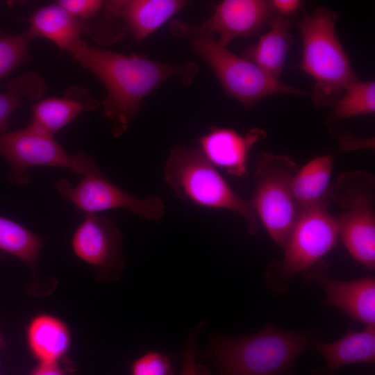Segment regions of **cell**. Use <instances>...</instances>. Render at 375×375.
I'll return each mask as SVG.
<instances>
[{
    "label": "cell",
    "instance_id": "9",
    "mask_svg": "<svg viewBox=\"0 0 375 375\" xmlns=\"http://www.w3.org/2000/svg\"><path fill=\"white\" fill-rule=\"evenodd\" d=\"M0 157L10 165L9 182L22 186L30 183L28 169L33 167L64 168L84 176L101 172L85 153H68L53 135L29 124L0 134Z\"/></svg>",
    "mask_w": 375,
    "mask_h": 375
},
{
    "label": "cell",
    "instance_id": "3",
    "mask_svg": "<svg viewBox=\"0 0 375 375\" xmlns=\"http://www.w3.org/2000/svg\"><path fill=\"white\" fill-rule=\"evenodd\" d=\"M338 15L325 8L303 11L299 27L302 40L300 68L313 81L311 92L317 107L332 106L358 81L335 31Z\"/></svg>",
    "mask_w": 375,
    "mask_h": 375
},
{
    "label": "cell",
    "instance_id": "20",
    "mask_svg": "<svg viewBox=\"0 0 375 375\" xmlns=\"http://www.w3.org/2000/svg\"><path fill=\"white\" fill-rule=\"evenodd\" d=\"M333 158L316 157L299 169L292 181V197L299 215L324 201H331Z\"/></svg>",
    "mask_w": 375,
    "mask_h": 375
},
{
    "label": "cell",
    "instance_id": "31",
    "mask_svg": "<svg viewBox=\"0 0 375 375\" xmlns=\"http://www.w3.org/2000/svg\"><path fill=\"white\" fill-rule=\"evenodd\" d=\"M4 347H5V343H4V341L3 340L1 335L0 334V349H3Z\"/></svg>",
    "mask_w": 375,
    "mask_h": 375
},
{
    "label": "cell",
    "instance_id": "15",
    "mask_svg": "<svg viewBox=\"0 0 375 375\" xmlns=\"http://www.w3.org/2000/svg\"><path fill=\"white\" fill-rule=\"evenodd\" d=\"M101 106L83 86L68 87L61 97L42 98L31 107L29 124L55 135L74 121L80 114Z\"/></svg>",
    "mask_w": 375,
    "mask_h": 375
},
{
    "label": "cell",
    "instance_id": "16",
    "mask_svg": "<svg viewBox=\"0 0 375 375\" xmlns=\"http://www.w3.org/2000/svg\"><path fill=\"white\" fill-rule=\"evenodd\" d=\"M313 349L325 360L322 375H333L342 367L356 363H374L375 326L360 331L349 329L340 340L326 342L314 340Z\"/></svg>",
    "mask_w": 375,
    "mask_h": 375
},
{
    "label": "cell",
    "instance_id": "5",
    "mask_svg": "<svg viewBox=\"0 0 375 375\" xmlns=\"http://www.w3.org/2000/svg\"><path fill=\"white\" fill-rule=\"evenodd\" d=\"M163 176L178 199L233 212L245 221L249 234L258 231V218L250 202L232 190L198 147H174L165 163Z\"/></svg>",
    "mask_w": 375,
    "mask_h": 375
},
{
    "label": "cell",
    "instance_id": "1",
    "mask_svg": "<svg viewBox=\"0 0 375 375\" xmlns=\"http://www.w3.org/2000/svg\"><path fill=\"white\" fill-rule=\"evenodd\" d=\"M70 54L81 67L104 85L102 114L114 138L122 136L136 117L144 99L165 81L176 78L190 85L199 72L197 63L160 62L145 56L126 55L89 46L84 40Z\"/></svg>",
    "mask_w": 375,
    "mask_h": 375
},
{
    "label": "cell",
    "instance_id": "28",
    "mask_svg": "<svg viewBox=\"0 0 375 375\" xmlns=\"http://www.w3.org/2000/svg\"><path fill=\"white\" fill-rule=\"evenodd\" d=\"M199 327V325L196 327L188 338L180 375H210L206 366L195 362V347Z\"/></svg>",
    "mask_w": 375,
    "mask_h": 375
},
{
    "label": "cell",
    "instance_id": "6",
    "mask_svg": "<svg viewBox=\"0 0 375 375\" xmlns=\"http://www.w3.org/2000/svg\"><path fill=\"white\" fill-rule=\"evenodd\" d=\"M375 181L363 171L342 173L331 185L330 199L343 212L335 217L339 237L351 256L370 271L375 269Z\"/></svg>",
    "mask_w": 375,
    "mask_h": 375
},
{
    "label": "cell",
    "instance_id": "21",
    "mask_svg": "<svg viewBox=\"0 0 375 375\" xmlns=\"http://www.w3.org/2000/svg\"><path fill=\"white\" fill-rule=\"evenodd\" d=\"M27 342L39 362H58L69 349L71 336L67 326L58 318L40 315L30 322L26 331Z\"/></svg>",
    "mask_w": 375,
    "mask_h": 375
},
{
    "label": "cell",
    "instance_id": "19",
    "mask_svg": "<svg viewBox=\"0 0 375 375\" xmlns=\"http://www.w3.org/2000/svg\"><path fill=\"white\" fill-rule=\"evenodd\" d=\"M28 21V29L35 38H43L61 51L70 53L83 41L78 20L57 2L38 9Z\"/></svg>",
    "mask_w": 375,
    "mask_h": 375
},
{
    "label": "cell",
    "instance_id": "18",
    "mask_svg": "<svg viewBox=\"0 0 375 375\" xmlns=\"http://www.w3.org/2000/svg\"><path fill=\"white\" fill-rule=\"evenodd\" d=\"M268 25L269 31L260 37L256 44L246 49L243 57L278 80L292 43L291 25L289 19L276 15Z\"/></svg>",
    "mask_w": 375,
    "mask_h": 375
},
{
    "label": "cell",
    "instance_id": "26",
    "mask_svg": "<svg viewBox=\"0 0 375 375\" xmlns=\"http://www.w3.org/2000/svg\"><path fill=\"white\" fill-rule=\"evenodd\" d=\"M131 373V375H174V370L167 356L149 351L133 362Z\"/></svg>",
    "mask_w": 375,
    "mask_h": 375
},
{
    "label": "cell",
    "instance_id": "22",
    "mask_svg": "<svg viewBox=\"0 0 375 375\" xmlns=\"http://www.w3.org/2000/svg\"><path fill=\"white\" fill-rule=\"evenodd\" d=\"M47 89L44 79L34 71L27 72L10 80L0 92V134L6 132L13 112L28 101L42 98Z\"/></svg>",
    "mask_w": 375,
    "mask_h": 375
},
{
    "label": "cell",
    "instance_id": "29",
    "mask_svg": "<svg viewBox=\"0 0 375 375\" xmlns=\"http://www.w3.org/2000/svg\"><path fill=\"white\" fill-rule=\"evenodd\" d=\"M270 3L276 15L288 19L296 14L303 4L299 0H272Z\"/></svg>",
    "mask_w": 375,
    "mask_h": 375
},
{
    "label": "cell",
    "instance_id": "24",
    "mask_svg": "<svg viewBox=\"0 0 375 375\" xmlns=\"http://www.w3.org/2000/svg\"><path fill=\"white\" fill-rule=\"evenodd\" d=\"M375 112V82L358 81L348 87L332 106L328 122L353 117L373 115Z\"/></svg>",
    "mask_w": 375,
    "mask_h": 375
},
{
    "label": "cell",
    "instance_id": "30",
    "mask_svg": "<svg viewBox=\"0 0 375 375\" xmlns=\"http://www.w3.org/2000/svg\"><path fill=\"white\" fill-rule=\"evenodd\" d=\"M68 365L64 367L60 360L54 362H39L29 375H68L71 372Z\"/></svg>",
    "mask_w": 375,
    "mask_h": 375
},
{
    "label": "cell",
    "instance_id": "10",
    "mask_svg": "<svg viewBox=\"0 0 375 375\" xmlns=\"http://www.w3.org/2000/svg\"><path fill=\"white\" fill-rule=\"evenodd\" d=\"M54 187L65 199L86 214L123 209L147 221H159L165 212L159 196L135 197L115 185L101 172L85 176L74 186L67 179H59Z\"/></svg>",
    "mask_w": 375,
    "mask_h": 375
},
{
    "label": "cell",
    "instance_id": "2",
    "mask_svg": "<svg viewBox=\"0 0 375 375\" xmlns=\"http://www.w3.org/2000/svg\"><path fill=\"white\" fill-rule=\"evenodd\" d=\"M311 341L310 332L267 325L252 335L215 338L205 354L219 375H288Z\"/></svg>",
    "mask_w": 375,
    "mask_h": 375
},
{
    "label": "cell",
    "instance_id": "25",
    "mask_svg": "<svg viewBox=\"0 0 375 375\" xmlns=\"http://www.w3.org/2000/svg\"><path fill=\"white\" fill-rule=\"evenodd\" d=\"M35 37L27 29L19 34L0 31V80L31 60L30 45Z\"/></svg>",
    "mask_w": 375,
    "mask_h": 375
},
{
    "label": "cell",
    "instance_id": "8",
    "mask_svg": "<svg viewBox=\"0 0 375 375\" xmlns=\"http://www.w3.org/2000/svg\"><path fill=\"white\" fill-rule=\"evenodd\" d=\"M298 169L287 155L261 154L249 201L258 219L283 249L300 215L292 193V181Z\"/></svg>",
    "mask_w": 375,
    "mask_h": 375
},
{
    "label": "cell",
    "instance_id": "17",
    "mask_svg": "<svg viewBox=\"0 0 375 375\" xmlns=\"http://www.w3.org/2000/svg\"><path fill=\"white\" fill-rule=\"evenodd\" d=\"M189 3L184 0L122 1L119 16L126 29L140 42L157 31Z\"/></svg>",
    "mask_w": 375,
    "mask_h": 375
},
{
    "label": "cell",
    "instance_id": "11",
    "mask_svg": "<svg viewBox=\"0 0 375 375\" xmlns=\"http://www.w3.org/2000/svg\"><path fill=\"white\" fill-rule=\"evenodd\" d=\"M122 235L110 219L97 213L86 216L76 228L72 247L74 254L95 267L100 276L115 278L124 267Z\"/></svg>",
    "mask_w": 375,
    "mask_h": 375
},
{
    "label": "cell",
    "instance_id": "7",
    "mask_svg": "<svg viewBox=\"0 0 375 375\" xmlns=\"http://www.w3.org/2000/svg\"><path fill=\"white\" fill-rule=\"evenodd\" d=\"M329 202L300 214L283 248V260L267 265L266 283L273 292H285L294 275L316 264L335 246L339 232L335 217L328 211Z\"/></svg>",
    "mask_w": 375,
    "mask_h": 375
},
{
    "label": "cell",
    "instance_id": "27",
    "mask_svg": "<svg viewBox=\"0 0 375 375\" xmlns=\"http://www.w3.org/2000/svg\"><path fill=\"white\" fill-rule=\"evenodd\" d=\"M79 22L82 32L87 33L103 8L101 0H59L56 1Z\"/></svg>",
    "mask_w": 375,
    "mask_h": 375
},
{
    "label": "cell",
    "instance_id": "14",
    "mask_svg": "<svg viewBox=\"0 0 375 375\" xmlns=\"http://www.w3.org/2000/svg\"><path fill=\"white\" fill-rule=\"evenodd\" d=\"M265 136V132L259 128L241 135L232 128L212 126L198 139V148L214 167L224 169L233 176L243 178L247 174V161L252 147Z\"/></svg>",
    "mask_w": 375,
    "mask_h": 375
},
{
    "label": "cell",
    "instance_id": "13",
    "mask_svg": "<svg viewBox=\"0 0 375 375\" xmlns=\"http://www.w3.org/2000/svg\"><path fill=\"white\" fill-rule=\"evenodd\" d=\"M274 15L270 1L224 0L199 26L213 35L217 34L219 43L227 47L235 38L258 33Z\"/></svg>",
    "mask_w": 375,
    "mask_h": 375
},
{
    "label": "cell",
    "instance_id": "12",
    "mask_svg": "<svg viewBox=\"0 0 375 375\" xmlns=\"http://www.w3.org/2000/svg\"><path fill=\"white\" fill-rule=\"evenodd\" d=\"M328 265L319 260L305 270V283L317 285L325 291L327 304L343 311L366 326H375V278L365 276L341 281L327 275Z\"/></svg>",
    "mask_w": 375,
    "mask_h": 375
},
{
    "label": "cell",
    "instance_id": "23",
    "mask_svg": "<svg viewBox=\"0 0 375 375\" xmlns=\"http://www.w3.org/2000/svg\"><path fill=\"white\" fill-rule=\"evenodd\" d=\"M43 244L42 236L0 216V249L24 262L33 272L37 269Z\"/></svg>",
    "mask_w": 375,
    "mask_h": 375
},
{
    "label": "cell",
    "instance_id": "4",
    "mask_svg": "<svg viewBox=\"0 0 375 375\" xmlns=\"http://www.w3.org/2000/svg\"><path fill=\"white\" fill-rule=\"evenodd\" d=\"M169 31L174 36L188 40L193 51L218 79L225 94L247 109L269 96L308 94L270 77L250 60L219 44L212 34L199 25L175 19L171 22Z\"/></svg>",
    "mask_w": 375,
    "mask_h": 375
}]
</instances>
